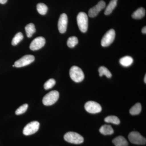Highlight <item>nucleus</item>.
<instances>
[{"label":"nucleus","instance_id":"nucleus-2","mask_svg":"<svg viewBox=\"0 0 146 146\" xmlns=\"http://www.w3.org/2000/svg\"><path fill=\"white\" fill-rule=\"evenodd\" d=\"M70 76L73 81L78 83L82 81L84 78L83 71L80 68L76 66H73L70 69Z\"/></svg>","mask_w":146,"mask_h":146},{"label":"nucleus","instance_id":"nucleus-27","mask_svg":"<svg viewBox=\"0 0 146 146\" xmlns=\"http://www.w3.org/2000/svg\"><path fill=\"white\" fill-rule=\"evenodd\" d=\"M142 32L143 34H145L146 33V27H145L142 29Z\"/></svg>","mask_w":146,"mask_h":146},{"label":"nucleus","instance_id":"nucleus-7","mask_svg":"<svg viewBox=\"0 0 146 146\" xmlns=\"http://www.w3.org/2000/svg\"><path fill=\"white\" fill-rule=\"evenodd\" d=\"M39 123L36 121L29 123L24 127L23 133L25 136L34 134L39 129Z\"/></svg>","mask_w":146,"mask_h":146},{"label":"nucleus","instance_id":"nucleus-4","mask_svg":"<svg viewBox=\"0 0 146 146\" xmlns=\"http://www.w3.org/2000/svg\"><path fill=\"white\" fill-rule=\"evenodd\" d=\"M59 97V94L57 91H52L44 96L42 100L43 104L46 106L52 105L56 102Z\"/></svg>","mask_w":146,"mask_h":146},{"label":"nucleus","instance_id":"nucleus-10","mask_svg":"<svg viewBox=\"0 0 146 146\" xmlns=\"http://www.w3.org/2000/svg\"><path fill=\"white\" fill-rule=\"evenodd\" d=\"M106 3L104 1H100L96 5L90 9L88 12V15L91 18L96 17L101 11L105 7Z\"/></svg>","mask_w":146,"mask_h":146},{"label":"nucleus","instance_id":"nucleus-5","mask_svg":"<svg viewBox=\"0 0 146 146\" xmlns=\"http://www.w3.org/2000/svg\"><path fill=\"white\" fill-rule=\"evenodd\" d=\"M128 138L131 143L138 145H145L146 138L137 131H132L129 133Z\"/></svg>","mask_w":146,"mask_h":146},{"label":"nucleus","instance_id":"nucleus-17","mask_svg":"<svg viewBox=\"0 0 146 146\" xmlns=\"http://www.w3.org/2000/svg\"><path fill=\"white\" fill-rule=\"evenodd\" d=\"M117 1L118 0H111L105 11V15H109L112 13V11L117 5Z\"/></svg>","mask_w":146,"mask_h":146},{"label":"nucleus","instance_id":"nucleus-13","mask_svg":"<svg viewBox=\"0 0 146 146\" xmlns=\"http://www.w3.org/2000/svg\"><path fill=\"white\" fill-rule=\"evenodd\" d=\"M112 143L115 146H128V143L123 136H118L113 139Z\"/></svg>","mask_w":146,"mask_h":146},{"label":"nucleus","instance_id":"nucleus-30","mask_svg":"<svg viewBox=\"0 0 146 146\" xmlns=\"http://www.w3.org/2000/svg\"><path fill=\"white\" fill-rule=\"evenodd\" d=\"M12 66H13V67H15V65H12Z\"/></svg>","mask_w":146,"mask_h":146},{"label":"nucleus","instance_id":"nucleus-1","mask_svg":"<svg viewBox=\"0 0 146 146\" xmlns=\"http://www.w3.org/2000/svg\"><path fill=\"white\" fill-rule=\"evenodd\" d=\"M77 21L80 30L82 33L87 31L88 28V18L87 14L80 12L77 16Z\"/></svg>","mask_w":146,"mask_h":146},{"label":"nucleus","instance_id":"nucleus-14","mask_svg":"<svg viewBox=\"0 0 146 146\" xmlns=\"http://www.w3.org/2000/svg\"><path fill=\"white\" fill-rule=\"evenodd\" d=\"M100 132L104 135H112L114 133V130L111 125H104L102 126L99 129Z\"/></svg>","mask_w":146,"mask_h":146},{"label":"nucleus","instance_id":"nucleus-19","mask_svg":"<svg viewBox=\"0 0 146 146\" xmlns=\"http://www.w3.org/2000/svg\"><path fill=\"white\" fill-rule=\"evenodd\" d=\"M142 110V106L140 103H137L131 108L129 110L131 115H138L141 113Z\"/></svg>","mask_w":146,"mask_h":146},{"label":"nucleus","instance_id":"nucleus-3","mask_svg":"<svg viewBox=\"0 0 146 146\" xmlns=\"http://www.w3.org/2000/svg\"><path fill=\"white\" fill-rule=\"evenodd\" d=\"M64 138L65 141L72 144H80L84 142V138L82 136L78 133L72 131L65 133Z\"/></svg>","mask_w":146,"mask_h":146},{"label":"nucleus","instance_id":"nucleus-23","mask_svg":"<svg viewBox=\"0 0 146 146\" xmlns=\"http://www.w3.org/2000/svg\"><path fill=\"white\" fill-rule=\"evenodd\" d=\"M23 35L22 33H18L12 39L11 44L13 46H16L23 40Z\"/></svg>","mask_w":146,"mask_h":146},{"label":"nucleus","instance_id":"nucleus-15","mask_svg":"<svg viewBox=\"0 0 146 146\" xmlns=\"http://www.w3.org/2000/svg\"><path fill=\"white\" fill-rule=\"evenodd\" d=\"M146 11L143 7H140L134 11L131 15L132 18L135 19H141L145 15Z\"/></svg>","mask_w":146,"mask_h":146},{"label":"nucleus","instance_id":"nucleus-22","mask_svg":"<svg viewBox=\"0 0 146 146\" xmlns=\"http://www.w3.org/2000/svg\"><path fill=\"white\" fill-rule=\"evenodd\" d=\"M105 121L108 123H112L115 125L119 124V119L115 116H109L105 118Z\"/></svg>","mask_w":146,"mask_h":146},{"label":"nucleus","instance_id":"nucleus-12","mask_svg":"<svg viewBox=\"0 0 146 146\" xmlns=\"http://www.w3.org/2000/svg\"><path fill=\"white\" fill-rule=\"evenodd\" d=\"M68 23V18L67 15L65 13H62L59 17L58 23V31L60 33H64L66 31Z\"/></svg>","mask_w":146,"mask_h":146},{"label":"nucleus","instance_id":"nucleus-16","mask_svg":"<svg viewBox=\"0 0 146 146\" xmlns=\"http://www.w3.org/2000/svg\"><path fill=\"white\" fill-rule=\"evenodd\" d=\"M133 60L132 57L130 56H124L119 60V63L121 65L124 67H127L131 65L133 63Z\"/></svg>","mask_w":146,"mask_h":146},{"label":"nucleus","instance_id":"nucleus-9","mask_svg":"<svg viewBox=\"0 0 146 146\" xmlns=\"http://www.w3.org/2000/svg\"><path fill=\"white\" fill-rule=\"evenodd\" d=\"M84 108L87 112L91 114H96L102 111L101 106L99 104L94 101H89L86 103Z\"/></svg>","mask_w":146,"mask_h":146},{"label":"nucleus","instance_id":"nucleus-25","mask_svg":"<svg viewBox=\"0 0 146 146\" xmlns=\"http://www.w3.org/2000/svg\"><path fill=\"white\" fill-rule=\"evenodd\" d=\"M55 84L56 81L53 78L50 79L45 82L44 84V88L46 90H48L52 88Z\"/></svg>","mask_w":146,"mask_h":146},{"label":"nucleus","instance_id":"nucleus-6","mask_svg":"<svg viewBox=\"0 0 146 146\" xmlns=\"http://www.w3.org/2000/svg\"><path fill=\"white\" fill-rule=\"evenodd\" d=\"M115 37V32L113 29H110L104 35L102 38L101 45L103 47L109 46L114 41Z\"/></svg>","mask_w":146,"mask_h":146},{"label":"nucleus","instance_id":"nucleus-18","mask_svg":"<svg viewBox=\"0 0 146 146\" xmlns=\"http://www.w3.org/2000/svg\"><path fill=\"white\" fill-rule=\"evenodd\" d=\"M25 29L27 36L29 38L31 37L34 34L36 31V29H35V25L33 23H30L27 25L25 27Z\"/></svg>","mask_w":146,"mask_h":146},{"label":"nucleus","instance_id":"nucleus-24","mask_svg":"<svg viewBox=\"0 0 146 146\" xmlns=\"http://www.w3.org/2000/svg\"><path fill=\"white\" fill-rule=\"evenodd\" d=\"M78 43L77 37L75 36H72L68 38L67 41V45L69 48H74Z\"/></svg>","mask_w":146,"mask_h":146},{"label":"nucleus","instance_id":"nucleus-8","mask_svg":"<svg viewBox=\"0 0 146 146\" xmlns=\"http://www.w3.org/2000/svg\"><path fill=\"white\" fill-rule=\"evenodd\" d=\"M35 58L32 55H26L19 60H17L14 63L15 67L16 68H21L25 67L31 64L34 61Z\"/></svg>","mask_w":146,"mask_h":146},{"label":"nucleus","instance_id":"nucleus-28","mask_svg":"<svg viewBox=\"0 0 146 146\" xmlns=\"http://www.w3.org/2000/svg\"><path fill=\"white\" fill-rule=\"evenodd\" d=\"M7 0H0V3L4 4L7 2Z\"/></svg>","mask_w":146,"mask_h":146},{"label":"nucleus","instance_id":"nucleus-11","mask_svg":"<svg viewBox=\"0 0 146 146\" xmlns=\"http://www.w3.org/2000/svg\"><path fill=\"white\" fill-rule=\"evenodd\" d=\"M46 43V40L43 36H39L35 38L31 43L30 48L32 50H37L44 47Z\"/></svg>","mask_w":146,"mask_h":146},{"label":"nucleus","instance_id":"nucleus-26","mask_svg":"<svg viewBox=\"0 0 146 146\" xmlns=\"http://www.w3.org/2000/svg\"><path fill=\"white\" fill-rule=\"evenodd\" d=\"M28 108V105L27 104L21 106L19 108L16 110V112H15L16 115H20L25 113L26 112Z\"/></svg>","mask_w":146,"mask_h":146},{"label":"nucleus","instance_id":"nucleus-29","mask_svg":"<svg viewBox=\"0 0 146 146\" xmlns=\"http://www.w3.org/2000/svg\"><path fill=\"white\" fill-rule=\"evenodd\" d=\"M144 82L146 83V75H145V78H144Z\"/></svg>","mask_w":146,"mask_h":146},{"label":"nucleus","instance_id":"nucleus-21","mask_svg":"<svg viewBox=\"0 0 146 146\" xmlns=\"http://www.w3.org/2000/svg\"><path fill=\"white\" fill-rule=\"evenodd\" d=\"M36 9L39 14L44 15L47 13L48 8L45 4L43 3H39L36 5Z\"/></svg>","mask_w":146,"mask_h":146},{"label":"nucleus","instance_id":"nucleus-20","mask_svg":"<svg viewBox=\"0 0 146 146\" xmlns=\"http://www.w3.org/2000/svg\"><path fill=\"white\" fill-rule=\"evenodd\" d=\"M98 72L99 73L100 76H102L105 75L108 78H110L112 77V75L110 71L104 66H101L98 69Z\"/></svg>","mask_w":146,"mask_h":146}]
</instances>
